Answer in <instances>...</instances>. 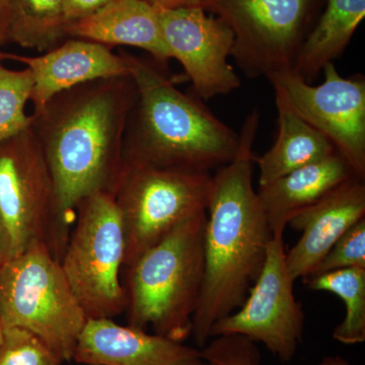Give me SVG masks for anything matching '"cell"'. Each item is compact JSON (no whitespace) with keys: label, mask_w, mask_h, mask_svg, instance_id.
I'll use <instances>...</instances> for the list:
<instances>
[{"label":"cell","mask_w":365,"mask_h":365,"mask_svg":"<svg viewBox=\"0 0 365 365\" xmlns=\"http://www.w3.org/2000/svg\"><path fill=\"white\" fill-rule=\"evenodd\" d=\"M318 365H351L348 360L341 356H327Z\"/></svg>","instance_id":"f546056e"},{"label":"cell","mask_w":365,"mask_h":365,"mask_svg":"<svg viewBox=\"0 0 365 365\" xmlns=\"http://www.w3.org/2000/svg\"><path fill=\"white\" fill-rule=\"evenodd\" d=\"M353 177L356 176L350 165L335 153L259 187L257 193L272 237H283L292 216Z\"/></svg>","instance_id":"e0dca14e"},{"label":"cell","mask_w":365,"mask_h":365,"mask_svg":"<svg viewBox=\"0 0 365 365\" xmlns=\"http://www.w3.org/2000/svg\"><path fill=\"white\" fill-rule=\"evenodd\" d=\"M260 124L257 108L240 132L232 162L212 175L204 234V275L192 337L207 344L216 322L240 309L258 279L272 240L267 218L253 186V146Z\"/></svg>","instance_id":"7a4b0ae2"},{"label":"cell","mask_w":365,"mask_h":365,"mask_svg":"<svg viewBox=\"0 0 365 365\" xmlns=\"http://www.w3.org/2000/svg\"><path fill=\"white\" fill-rule=\"evenodd\" d=\"M325 81L312 86L294 71L268 76L295 114L332 143L355 176L365 178V79L344 78L334 62L323 69Z\"/></svg>","instance_id":"30bf717a"},{"label":"cell","mask_w":365,"mask_h":365,"mask_svg":"<svg viewBox=\"0 0 365 365\" xmlns=\"http://www.w3.org/2000/svg\"><path fill=\"white\" fill-rule=\"evenodd\" d=\"M2 340H4V327L0 323V344H1Z\"/></svg>","instance_id":"4dcf8cb0"},{"label":"cell","mask_w":365,"mask_h":365,"mask_svg":"<svg viewBox=\"0 0 365 365\" xmlns=\"http://www.w3.org/2000/svg\"><path fill=\"white\" fill-rule=\"evenodd\" d=\"M207 211L182 223L126 266L128 326L184 342L204 275V234Z\"/></svg>","instance_id":"277c9868"},{"label":"cell","mask_w":365,"mask_h":365,"mask_svg":"<svg viewBox=\"0 0 365 365\" xmlns=\"http://www.w3.org/2000/svg\"><path fill=\"white\" fill-rule=\"evenodd\" d=\"M0 218L9 237V259L45 244L61 260L54 181L31 128L0 143Z\"/></svg>","instance_id":"ba28073f"},{"label":"cell","mask_w":365,"mask_h":365,"mask_svg":"<svg viewBox=\"0 0 365 365\" xmlns=\"http://www.w3.org/2000/svg\"><path fill=\"white\" fill-rule=\"evenodd\" d=\"M126 237L114 194L98 192L79 202L60 265L88 319L125 313L127 297L120 272Z\"/></svg>","instance_id":"8992f818"},{"label":"cell","mask_w":365,"mask_h":365,"mask_svg":"<svg viewBox=\"0 0 365 365\" xmlns=\"http://www.w3.org/2000/svg\"><path fill=\"white\" fill-rule=\"evenodd\" d=\"M88 317L60 262L45 244L11 257L0 269V323L37 336L62 362L73 359Z\"/></svg>","instance_id":"5b68a950"},{"label":"cell","mask_w":365,"mask_h":365,"mask_svg":"<svg viewBox=\"0 0 365 365\" xmlns=\"http://www.w3.org/2000/svg\"><path fill=\"white\" fill-rule=\"evenodd\" d=\"M283 237H272L258 279L242 306L216 322L210 337L242 335L262 343L281 362H289L302 344L306 316L294 297Z\"/></svg>","instance_id":"8fae6325"},{"label":"cell","mask_w":365,"mask_h":365,"mask_svg":"<svg viewBox=\"0 0 365 365\" xmlns=\"http://www.w3.org/2000/svg\"><path fill=\"white\" fill-rule=\"evenodd\" d=\"M312 290L339 297L346 307L344 319L336 327L334 339L345 345L365 341V269L348 268L311 276L304 280Z\"/></svg>","instance_id":"44dd1931"},{"label":"cell","mask_w":365,"mask_h":365,"mask_svg":"<svg viewBox=\"0 0 365 365\" xmlns=\"http://www.w3.org/2000/svg\"><path fill=\"white\" fill-rule=\"evenodd\" d=\"M67 38H78L108 46H130L150 55L165 67L172 59L163 42L155 4L148 0H112L95 14L72 24Z\"/></svg>","instance_id":"2e32d148"},{"label":"cell","mask_w":365,"mask_h":365,"mask_svg":"<svg viewBox=\"0 0 365 365\" xmlns=\"http://www.w3.org/2000/svg\"><path fill=\"white\" fill-rule=\"evenodd\" d=\"M25 64L33 76L31 102L34 112L50 100L73 86L97 81L129 76L126 57L115 54L111 48L91 41L67 38L41 56H24L0 51V60Z\"/></svg>","instance_id":"5bb4252c"},{"label":"cell","mask_w":365,"mask_h":365,"mask_svg":"<svg viewBox=\"0 0 365 365\" xmlns=\"http://www.w3.org/2000/svg\"><path fill=\"white\" fill-rule=\"evenodd\" d=\"M123 54L136 88L125 130L124 169L211 173L234 160L239 133L201 98L182 93L157 62Z\"/></svg>","instance_id":"3957f363"},{"label":"cell","mask_w":365,"mask_h":365,"mask_svg":"<svg viewBox=\"0 0 365 365\" xmlns=\"http://www.w3.org/2000/svg\"><path fill=\"white\" fill-rule=\"evenodd\" d=\"M72 359L88 365H205L200 349L110 319H88Z\"/></svg>","instance_id":"9a60e30c"},{"label":"cell","mask_w":365,"mask_h":365,"mask_svg":"<svg viewBox=\"0 0 365 365\" xmlns=\"http://www.w3.org/2000/svg\"><path fill=\"white\" fill-rule=\"evenodd\" d=\"M158 9L163 42L184 67L196 97L211 100L241 86L228 62L234 33L222 19L208 16L199 4Z\"/></svg>","instance_id":"7c38bea8"},{"label":"cell","mask_w":365,"mask_h":365,"mask_svg":"<svg viewBox=\"0 0 365 365\" xmlns=\"http://www.w3.org/2000/svg\"><path fill=\"white\" fill-rule=\"evenodd\" d=\"M155 6L165 9H176V7L196 6L200 0H148Z\"/></svg>","instance_id":"f1b7e54d"},{"label":"cell","mask_w":365,"mask_h":365,"mask_svg":"<svg viewBox=\"0 0 365 365\" xmlns=\"http://www.w3.org/2000/svg\"><path fill=\"white\" fill-rule=\"evenodd\" d=\"M313 0H200L235 36L232 57L246 78L294 69Z\"/></svg>","instance_id":"9c48e42d"},{"label":"cell","mask_w":365,"mask_h":365,"mask_svg":"<svg viewBox=\"0 0 365 365\" xmlns=\"http://www.w3.org/2000/svg\"><path fill=\"white\" fill-rule=\"evenodd\" d=\"M135 93L130 76L97 79L57 93L33 113L31 130L54 181L62 256L79 202L98 192L114 194L121 181Z\"/></svg>","instance_id":"6da1fadb"},{"label":"cell","mask_w":365,"mask_h":365,"mask_svg":"<svg viewBox=\"0 0 365 365\" xmlns=\"http://www.w3.org/2000/svg\"><path fill=\"white\" fill-rule=\"evenodd\" d=\"M111 1L112 0H64L67 29L72 24L95 14Z\"/></svg>","instance_id":"484cf974"},{"label":"cell","mask_w":365,"mask_h":365,"mask_svg":"<svg viewBox=\"0 0 365 365\" xmlns=\"http://www.w3.org/2000/svg\"><path fill=\"white\" fill-rule=\"evenodd\" d=\"M32 91L30 69L6 68L0 60V143L32 126V115L26 113Z\"/></svg>","instance_id":"7402d4cb"},{"label":"cell","mask_w":365,"mask_h":365,"mask_svg":"<svg viewBox=\"0 0 365 365\" xmlns=\"http://www.w3.org/2000/svg\"><path fill=\"white\" fill-rule=\"evenodd\" d=\"M11 257V249H9V237L4 222L0 218V269Z\"/></svg>","instance_id":"83f0119b"},{"label":"cell","mask_w":365,"mask_h":365,"mask_svg":"<svg viewBox=\"0 0 365 365\" xmlns=\"http://www.w3.org/2000/svg\"><path fill=\"white\" fill-rule=\"evenodd\" d=\"M211 189V173L124 169L114 192L126 237L124 267L182 223L206 212Z\"/></svg>","instance_id":"52a82bcc"},{"label":"cell","mask_w":365,"mask_h":365,"mask_svg":"<svg viewBox=\"0 0 365 365\" xmlns=\"http://www.w3.org/2000/svg\"><path fill=\"white\" fill-rule=\"evenodd\" d=\"M64 0H13L7 44L47 52L67 39Z\"/></svg>","instance_id":"ffe728a7"},{"label":"cell","mask_w":365,"mask_h":365,"mask_svg":"<svg viewBox=\"0 0 365 365\" xmlns=\"http://www.w3.org/2000/svg\"><path fill=\"white\" fill-rule=\"evenodd\" d=\"M365 217L364 180L350 178L319 200L290 218L288 225L302 232L285 253L292 279L306 280L319 262L352 225Z\"/></svg>","instance_id":"4fadbf2b"},{"label":"cell","mask_w":365,"mask_h":365,"mask_svg":"<svg viewBox=\"0 0 365 365\" xmlns=\"http://www.w3.org/2000/svg\"><path fill=\"white\" fill-rule=\"evenodd\" d=\"M364 16L365 0H328L302 46L294 71L311 83L327 64L344 52Z\"/></svg>","instance_id":"d6986e66"},{"label":"cell","mask_w":365,"mask_h":365,"mask_svg":"<svg viewBox=\"0 0 365 365\" xmlns=\"http://www.w3.org/2000/svg\"><path fill=\"white\" fill-rule=\"evenodd\" d=\"M275 97L277 138L270 150L260 157H254L260 170L259 187L337 153L332 143L295 114L279 93H275Z\"/></svg>","instance_id":"ac0fdd59"},{"label":"cell","mask_w":365,"mask_h":365,"mask_svg":"<svg viewBox=\"0 0 365 365\" xmlns=\"http://www.w3.org/2000/svg\"><path fill=\"white\" fill-rule=\"evenodd\" d=\"M205 365H261L257 343L242 335L216 336L200 349Z\"/></svg>","instance_id":"d4e9b609"},{"label":"cell","mask_w":365,"mask_h":365,"mask_svg":"<svg viewBox=\"0 0 365 365\" xmlns=\"http://www.w3.org/2000/svg\"><path fill=\"white\" fill-rule=\"evenodd\" d=\"M62 361L37 336L20 328L4 329L0 365H61Z\"/></svg>","instance_id":"603a6c76"},{"label":"cell","mask_w":365,"mask_h":365,"mask_svg":"<svg viewBox=\"0 0 365 365\" xmlns=\"http://www.w3.org/2000/svg\"><path fill=\"white\" fill-rule=\"evenodd\" d=\"M13 0H0V47L7 44V29Z\"/></svg>","instance_id":"4316f807"},{"label":"cell","mask_w":365,"mask_h":365,"mask_svg":"<svg viewBox=\"0 0 365 365\" xmlns=\"http://www.w3.org/2000/svg\"><path fill=\"white\" fill-rule=\"evenodd\" d=\"M348 268L365 269V217L338 240L312 276Z\"/></svg>","instance_id":"cb8c5ba5"}]
</instances>
